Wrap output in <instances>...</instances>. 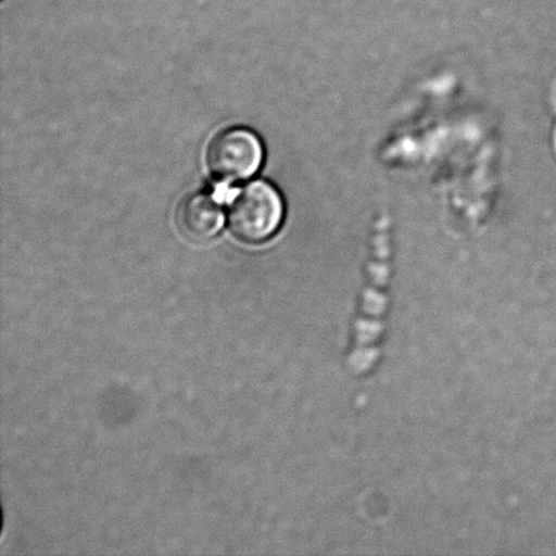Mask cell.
Masks as SVG:
<instances>
[{
	"label": "cell",
	"instance_id": "2",
	"mask_svg": "<svg viewBox=\"0 0 556 556\" xmlns=\"http://www.w3.org/2000/svg\"><path fill=\"white\" fill-rule=\"evenodd\" d=\"M212 177L220 182H239L253 177L264 161V146L248 128H228L211 140L205 155Z\"/></svg>",
	"mask_w": 556,
	"mask_h": 556
},
{
	"label": "cell",
	"instance_id": "1",
	"mask_svg": "<svg viewBox=\"0 0 556 556\" xmlns=\"http://www.w3.org/2000/svg\"><path fill=\"white\" fill-rule=\"evenodd\" d=\"M283 201L274 185L253 181L239 190L228 206V228L244 243L268 241L280 228Z\"/></svg>",
	"mask_w": 556,
	"mask_h": 556
},
{
	"label": "cell",
	"instance_id": "3",
	"mask_svg": "<svg viewBox=\"0 0 556 556\" xmlns=\"http://www.w3.org/2000/svg\"><path fill=\"white\" fill-rule=\"evenodd\" d=\"M176 222L185 237L205 242L220 231L223 212L212 195L192 193L178 204Z\"/></svg>",
	"mask_w": 556,
	"mask_h": 556
}]
</instances>
